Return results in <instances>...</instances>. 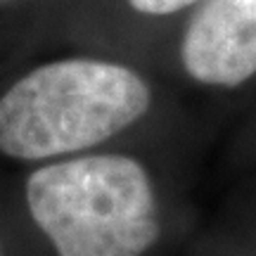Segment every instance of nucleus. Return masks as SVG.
Segmentation results:
<instances>
[{
    "label": "nucleus",
    "mask_w": 256,
    "mask_h": 256,
    "mask_svg": "<svg viewBox=\"0 0 256 256\" xmlns=\"http://www.w3.org/2000/svg\"><path fill=\"white\" fill-rule=\"evenodd\" d=\"M150 102L147 83L121 64L38 66L0 98V152L28 162L81 152L142 119Z\"/></svg>",
    "instance_id": "nucleus-1"
},
{
    "label": "nucleus",
    "mask_w": 256,
    "mask_h": 256,
    "mask_svg": "<svg viewBox=\"0 0 256 256\" xmlns=\"http://www.w3.org/2000/svg\"><path fill=\"white\" fill-rule=\"evenodd\" d=\"M26 202L57 256H145L159 238L152 180L124 154L43 166L26 180Z\"/></svg>",
    "instance_id": "nucleus-2"
},
{
    "label": "nucleus",
    "mask_w": 256,
    "mask_h": 256,
    "mask_svg": "<svg viewBox=\"0 0 256 256\" xmlns=\"http://www.w3.org/2000/svg\"><path fill=\"white\" fill-rule=\"evenodd\" d=\"M185 72L206 86L235 88L256 74V0H204L180 48Z\"/></svg>",
    "instance_id": "nucleus-3"
},
{
    "label": "nucleus",
    "mask_w": 256,
    "mask_h": 256,
    "mask_svg": "<svg viewBox=\"0 0 256 256\" xmlns=\"http://www.w3.org/2000/svg\"><path fill=\"white\" fill-rule=\"evenodd\" d=\"M128 2L138 12H145V14H171V12H178L197 0H128Z\"/></svg>",
    "instance_id": "nucleus-4"
},
{
    "label": "nucleus",
    "mask_w": 256,
    "mask_h": 256,
    "mask_svg": "<svg viewBox=\"0 0 256 256\" xmlns=\"http://www.w3.org/2000/svg\"><path fill=\"white\" fill-rule=\"evenodd\" d=\"M0 2H5V0H0Z\"/></svg>",
    "instance_id": "nucleus-5"
}]
</instances>
